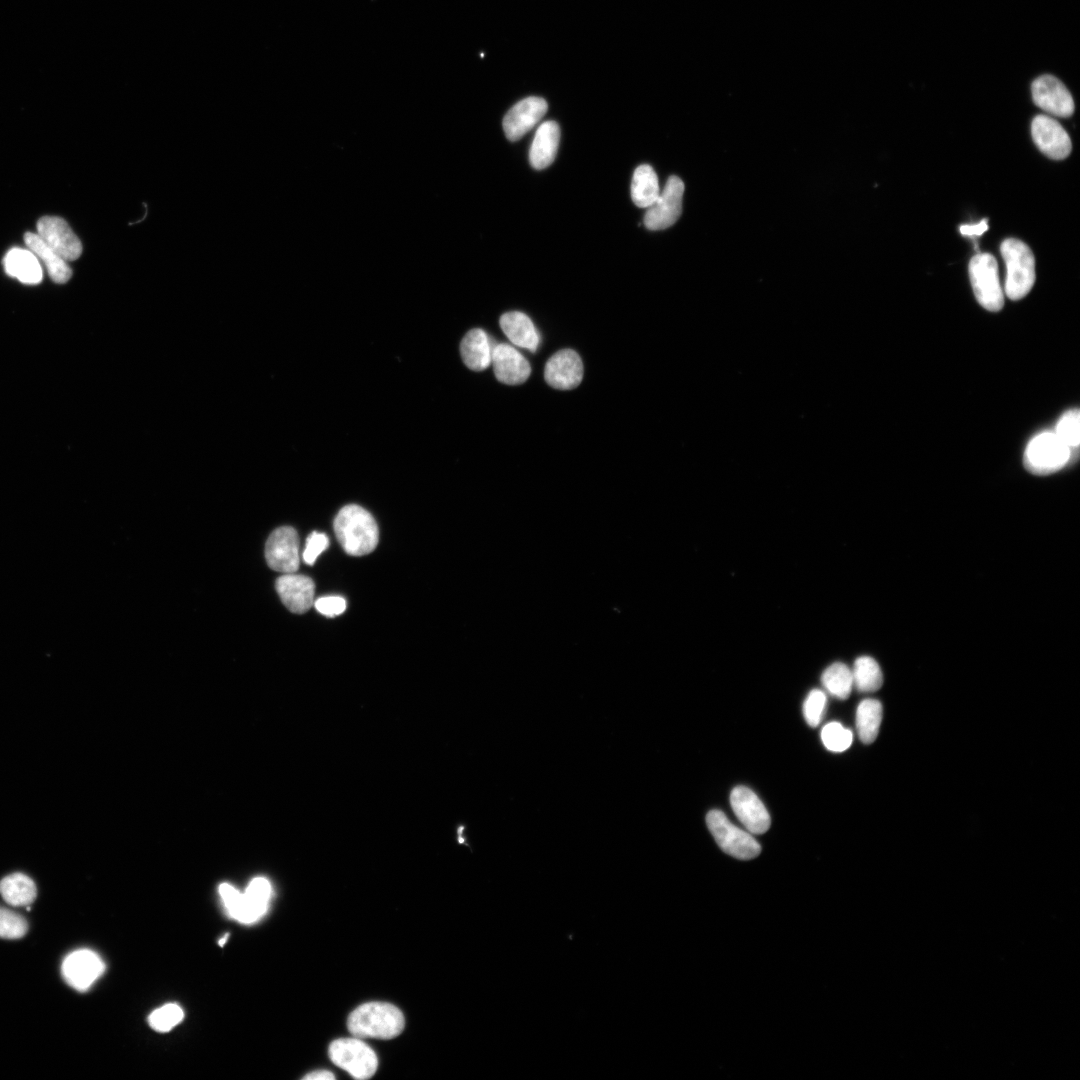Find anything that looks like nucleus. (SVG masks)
Returning <instances> with one entry per match:
<instances>
[{"instance_id":"nucleus-1","label":"nucleus","mask_w":1080,"mask_h":1080,"mask_svg":"<svg viewBox=\"0 0 1080 1080\" xmlns=\"http://www.w3.org/2000/svg\"><path fill=\"white\" fill-rule=\"evenodd\" d=\"M333 526L339 543L349 555L369 554L378 544L379 532L375 519L358 505L344 506L336 515Z\"/></svg>"},{"instance_id":"nucleus-2","label":"nucleus","mask_w":1080,"mask_h":1080,"mask_svg":"<svg viewBox=\"0 0 1080 1080\" xmlns=\"http://www.w3.org/2000/svg\"><path fill=\"white\" fill-rule=\"evenodd\" d=\"M405 1020L399 1008L387 1002H367L348 1017L347 1026L358 1038L392 1039L401 1034Z\"/></svg>"},{"instance_id":"nucleus-3","label":"nucleus","mask_w":1080,"mask_h":1080,"mask_svg":"<svg viewBox=\"0 0 1080 1080\" xmlns=\"http://www.w3.org/2000/svg\"><path fill=\"white\" fill-rule=\"evenodd\" d=\"M1006 265L1004 291L1011 300L1024 298L1035 282V259L1031 249L1021 240L1005 239L1000 247Z\"/></svg>"},{"instance_id":"nucleus-4","label":"nucleus","mask_w":1080,"mask_h":1080,"mask_svg":"<svg viewBox=\"0 0 1080 1080\" xmlns=\"http://www.w3.org/2000/svg\"><path fill=\"white\" fill-rule=\"evenodd\" d=\"M1074 456L1054 431H1044L1029 441L1023 462L1030 473L1049 475L1064 468Z\"/></svg>"},{"instance_id":"nucleus-5","label":"nucleus","mask_w":1080,"mask_h":1080,"mask_svg":"<svg viewBox=\"0 0 1080 1080\" xmlns=\"http://www.w3.org/2000/svg\"><path fill=\"white\" fill-rule=\"evenodd\" d=\"M969 276L979 304L991 312L1001 310L1004 305V295L995 257L989 253H978L973 256L969 263Z\"/></svg>"},{"instance_id":"nucleus-6","label":"nucleus","mask_w":1080,"mask_h":1080,"mask_svg":"<svg viewBox=\"0 0 1080 1080\" xmlns=\"http://www.w3.org/2000/svg\"><path fill=\"white\" fill-rule=\"evenodd\" d=\"M328 1052L336 1066L356 1079H368L377 1070L376 1053L358 1037L336 1039L330 1044Z\"/></svg>"},{"instance_id":"nucleus-7","label":"nucleus","mask_w":1080,"mask_h":1080,"mask_svg":"<svg viewBox=\"0 0 1080 1080\" xmlns=\"http://www.w3.org/2000/svg\"><path fill=\"white\" fill-rule=\"evenodd\" d=\"M706 823L719 847L730 856L750 860L761 852V846L754 837L732 824L723 812L709 811Z\"/></svg>"},{"instance_id":"nucleus-8","label":"nucleus","mask_w":1080,"mask_h":1080,"mask_svg":"<svg viewBox=\"0 0 1080 1080\" xmlns=\"http://www.w3.org/2000/svg\"><path fill=\"white\" fill-rule=\"evenodd\" d=\"M684 183L671 176L656 201L647 208L644 224L649 230H663L672 226L680 217Z\"/></svg>"},{"instance_id":"nucleus-9","label":"nucleus","mask_w":1080,"mask_h":1080,"mask_svg":"<svg viewBox=\"0 0 1080 1080\" xmlns=\"http://www.w3.org/2000/svg\"><path fill=\"white\" fill-rule=\"evenodd\" d=\"M101 957L90 949H78L68 954L61 966L66 983L77 991L88 990L104 973Z\"/></svg>"},{"instance_id":"nucleus-10","label":"nucleus","mask_w":1080,"mask_h":1080,"mask_svg":"<svg viewBox=\"0 0 1080 1080\" xmlns=\"http://www.w3.org/2000/svg\"><path fill=\"white\" fill-rule=\"evenodd\" d=\"M265 557L272 570L295 573L300 564L299 537L295 529L289 526L275 529L266 542Z\"/></svg>"},{"instance_id":"nucleus-11","label":"nucleus","mask_w":1080,"mask_h":1080,"mask_svg":"<svg viewBox=\"0 0 1080 1080\" xmlns=\"http://www.w3.org/2000/svg\"><path fill=\"white\" fill-rule=\"evenodd\" d=\"M1034 103L1043 111L1067 118L1074 112V100L1067 87L1055 76L1044 74L1031 85Z\"/></svg>"},{"instance_id":"nucleus-12","label":"nucleus","mask_w":1080,"mask_h":1080,"mask_svg":"<svg viewBox=\"0 0 1080 1080\" xmlns=\"http://www.w3.org/2000/svg\"><path fill=\"white\" fill-rule=\"evenodd\" d=\"M271 897L270 882L264 877H256L250 881L245 892L240 893L227 914L240 923H254L266 914Z\"/></svg>"},{"instance_id":"nucleus-13","label":"nucleus","mask_w":1080,"mask_h":1080,"mask_svg":"<svg viewBox=\"0 0 1080 1080\" xmlns=\"http://www.w3.org/2000/svg\"><path fill=\"white\" fill-rule=\"evenodd\" d=\"M37 234L66 261H74L82 254V244L68 223L57 216H44L37 222Z\"/></svg>"},{"instance_id":"nucleus-14","label":"nucleus","mask_w":1080,"mask_h":1080,"mask_svg":"<svg viewBox=\"0 0 1080 1080\" xmlns=\"http://www.w3.org/2000/svg\"><path fill=\"white\" fill-rule=\"evenodd\" d=\"M1032 138L1047 157L1066 158L1072 149L1070 137L1061 124L1047 115H1037L1031 124Z\"/></svg>"},{"instance_id":"nucleus-15","label":"nucleus","mask_w":1080,"mask_h":1080,"mask_svg":"<svg viewBox=\"0 0 1080 1080\" xmlns=\"http://www.w3.org/2000/svg\"><path fill=\"white\" fill-rule=\"evenodd\" d=\"M732 809L746 827L753 834H763L770 828V816L765 806L757 795L747 787L738 786L730 795Z\"/></svg>"},{"instance_id":"nucleus-16","label":"nucleus","mask_w":1080,"mask_h":1080,"mask_svg":"<svg viewBox=\"0 0 1080 1080\" xmlns=\"http://www.w3.org/2000/svg\"><path fill=\"white\" fill-rule=\"evenodd\" d=\"M547 102L541 97H527L515 104L503 119V130L510 141H517L545 115Z\"/></svg>"},{"instance_id":"nucleus-17","label":"nucleus","mask_w":1080,"mask_h":1080,"mask_svg":"<svg viewBox=\"0 0 1080 1080\" xmlns=\"http://www.w3.org/2000/svg\"><path fill=\"white\" fill-rule=\"evenodd\" d=\"M544 377L555 389L570 390L577 387L583 377L580 356L571 349L556 352L545 365Z\"/></svg>"},{"instance_id":"nucleus-18","label":"nucleus","mask_w":1080,"mask_h":1080,"mask_svg":"<svg viewBox=\"0 0 1080 1080\" xmlns=\"http://www.w3.org/2000/svg\"><path fill=\"white\" fill-rule=\"evenodd\" d=\"M275 587L283 604L293 613L303 614L313 605L315 584L308 576L283 574L276 580Z\"/></svg>"},{"instance_id":"nucleus-19","label":"nucleus","mask_w":1080,"mask_h":1080,"mask_svg":"<svg viewBox=\"0 0 1080 1080\" xmlns=\"http://www.w3.org/2000/svg\"><path fill=\"white\" fill-rule=\"evenodd\" d=\"M491 364L498 381L507 385L525 382L531 367L526 358L509 344H498L492 350Z\"/></svg>"},{"instance_id":"nucleus-20","label":"nucleus","mask_w":1080,"mask_h":1080,"mask_svg":"<svg viewBox=\"0 0 1080 1080\" xmlns=\"http://www.w3.org/2000/svg\"><path fill=\"white\" fill-rule=\"evenodd\" d=\"M560 140V129L555 121L542 123L533 138L529 160L533 168L541 170L548 167L555 159Z\"/></svg>"},{"instance_id":"nucleus-21","label":"nucleus","mask_w":1080,"mask_h":1080,"mask_svg":"<svg viewBox=\"0 0 1080 1080\" xmlns=\"http://www.w3.org/2000/svg\"><path fill=\"white\" fill-rule=\"evenodd\" d=\"M5 272L27 285L42 281V268L36 255L29 249L12 248L3 259Z\"/></svg>"},{"instance_id":"nucleus-22","label":"nucleus","mask_w":1080,"mask_h":1080,"mask_svg":"<svg viewBox=\"0 0 1080 1080\" xmlns=\"http://www.w3.org/2000/svg\"><path fill=\"white\" fill-rule=\"evenodd\" d=\"M500 327L508 339L516 346L535 352L539 345V335L531 319L524 313L513 311L504 313L499 320Z\"/></svg>"},{"instance_id":"nucleus-23","label":"nucleus","mask_w":1080,"mask_h":1080,"mask_svg":"<svg viewBox=\"0 0 1080 1080\" xmlns=\"http://www.w3.org/2000/svg\"><path fill=\"white\" fill-rule=\"evenodd\" d=\"M493 348L487 333L480 328L467 332L460 344L463 362L473 371H482L491 365Z\"/></svg>"},{"instance_id":"nucleus-24","label":"nucleus","mask_w":1080,"mask_h":1080,"mask_svg":"<svg viewBox=\"0 0 1080 1080\" xmlns=\"http://www.w3.org/2000/svg\"><path fill=\"white\" fill-rule=\"evenodd\" d=\"M24 241L28 249L44 263L50 278L54 282L63 284L70 279L72 270L67 263L68 261L48 246L38 234L27 232L24 235Z\"/></svg>"},{"instance_id":"nucleus-25","label":"nucleus","mask_w":1080,"mask_h":1080,"mask_svg":"<svg viewBox=\"0 0 1080 1080\" xmlns=\"http://www.w3.org/2000/svg\"><path fill=\"white\" fill-rule=\"evenodd\" d=\"M660 194L658 178L650 165L638 166L631 183V198L640 208H648Z\"/></svg>"},{"instance_id":"nucleus-26","label":"nucleus","mask_w":1080,"mask_h":1080,"mask_svg":"<svg viewBox=\"0 0 1080 1080\" xmlns=\"http://www.w3.org/2000/svg\"><path fill=\"white\" fill-rule=\"evenodd\" d=\"M0 894L13 906H28L36 898L34 881L23 873H13L0 881Z\"/></svg>"},{"instance_id":"nucleus-27","label":"nucleus","mask_w":1080,"mask_h":1080,"mask_svg":"<svg viewBox=\"0 0 1080 1080\" xmlns=\"http://www.w3.org/2000/svg\"><path fill=\"white\" fill-rule=\"evenodd\" d=\"M882 720V704L875 699L860 702L856 711V728L860 740L865 744L875 741Z\"/></svg>"},{"instance_id":"nucleus-28","label":"nucleus","mask_w":1080,"mask_h":1080,"mask_svg":"<svg viewBox=\"0 0 1080 1080\" xmlns=\"http://www.w3.org/2000/svg\"><path fill=\"white\" fill-rule=\"evenodd\" d=\"M853 685L860 692H874L883 684V674L879 664L869 656L855 660L852 670Z\"/></svg>"},{"instance_id":"nucleus-29","label":"nucleus","mask_w":1080,"mask_h":1080,"mask_svg":"<svg viewBox=\"0 0 1080 1080\" xmlns=\"http://www.w3.org/2000/svg\"><path fill=\"white\" fill-rule=\"evenodd\" d=\"M821 681L831 695L845 700L853 687L852 670L844 663H833L822 673Z\"/></svg>"},{"instance_id":"nucleus-30","label":"nucleus","mask_w":1080,"mask_h":1080,"mask_svg":"<svg viewBox=\"0 0 1080 1080\" xmlns=\"http://www.w3.org/2000/svg\"><path fill=\"white\" fill-rule=\"evenodd\" d=\"M1060 440L1074 453L1080 443V413L1078 409L1066 411L1058 420L1055 431Z\"/></svg>"},{"instance_id":"nucleus-31","label":"nucleus","mask_w":1080,"mask_h":1080,"mask_svg":"<svg viewBox=\"0 0 1080 1080\" xmlns=\"http://www.w3.org/2000/svg\"><path fill=\"white\" fill-rule=\"evenodd\" d=\"M184 1018L182 1008L175 1004H165L154 1010L148 1017L151 1028L158 1032H167L178 1025Z\"/></svg>"},{"instance_id":"nucleus-32","label":"nucleus","mask_w":1080,"mask_h":1080,"mask_svg":"<svg viewBox=\"0 0 1080 1080\" xmlns=\"http://www.w3.org/2000/svg\"><path fill=\"white\" fill-rule=\"evenodd\" d=\"M824 746L832 752H843L851 746L853 735L838 722L825 725L821 731Z\"/></svg>"},{"instance_id":"nucleus-33","label":"nucleus","mask_w":1080,"mask_h":1080,"mask_svg":"<svg viewBox=\"0 0 1080 1080\" xmlns=\"http://www.w3.org/2000/svg\"><path fill=\"white\" fill-rule=\"evenodd\" d=\"M28 930L25 918L11 910L0 907V938L18 939Z\"/></svg>"},{"instance_id":"nucleus-34","label":"nucleus","mask_w":1080,"mask_h":1080,"mask_svg":"<svg viewBox=\"0 0 1080 1080\" xmlns=\"http://www.w3.org/2000/svg\"><path fill=\"white\" fill-rule=\"evenodd\" d=\"M826 705V695L819 689H813L803 704V715L808 725L816 727L822 719Z\"/></svg>"},{"instance_id":"nucleus-35","label":"nucleus","mask_w":1080,"mask_h":1080,"mask_svg":"<svg viewBox=\"0 0 1080 1080\" xmlns=\"http://www.w3.org/2000/svg\"><path fill=\"white\" fill-rule=\"evenodd\" d=\"M329 540L324 533L312 532L307 540L302 553V558L307 565H313L317 557L328 547Z\"/></svg>"},{"instance_id":"nucleus-36","label":"nucleus","mask_w":1080,"mask_h":1080,"mask_svg":"<svg viewBox=\"0 0 1080 1080\" xmlns=\"http://www.w3.org/2000/svg\"><path fill=\"white\" fill-rule=\"evenodd\" d=\"M314 606L321 614L334 617L343 613L346 609V601L340 596H325L318 598Z\"/></svg>"},{"instance_id":"nucleus-37","label":"nucleus","mask_w":1080,"mask_h":1080,"mask_svg":"<svg viewBox=\"0 0 1080 1080\" xmlns=\"http://www.w3.org/2000/svg\"><path fill=\"white\" fill-rule=\"evenodd\" d=\"M988 229V219H983L976 224H966L960 226V233L964 236H980Z\"/></svg>"},{"instance_id":"nucleus-38","label":"nucleus","mask_w":1080,"mask_h":1080,"mask_svg":"<svg viewBox=\"0 0 1080 1080\" xmlns=\"http://www.w3.org/2000/svg\"><path fill=\"white\" fill-rule=\"evenodd\" d=\"M304 1079H306V1080H332V1079H335V1075L332 1072L327 1071V1070H317V1071L310 1072L309 1074L304 1076Z\"/></svg>"},{"instance_id":"nucleus-39","label":"nucleus","mask_w":1080,"mask_h":1080,"mask_svg":"<svg viewBox=\"0 0 1080 1080\" xmlns=\"http://www.w3.org/2000/svg\"><path fill=\"white\" fill-rule=\"evenodd\" d=\"M227 937H228V935H225V937H223V938H222L221 940H219V945H220V946H223V945H224V943H225V942H226V940H227Z\"/></svg>"}]
</instances>
